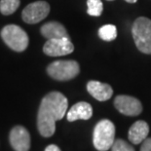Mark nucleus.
<instances>
[{
    "instance_id": "obj_4",
    "label": "nucleus",
    "mask_w": 151,
    "mask_h": 151,
    "mask_svg": "<svg viewBox=\"0 0 151 151\" xmlns=\"http://www.w3.org/2000/svg\"><path fill=\"white\" fill-rule=\"evenodd\" d=\"M1 37L8 47L16 52H22L28 46V36L21 27L8 24L1 30Z\"/></svg>"
},
{
    "instance_id": "obj_20",
    "label": "nucleus",
    "mask_w": 151,
    "mask_h": 151,
    "mask_svg": "<svg viewBox=\"0 0 151 151\" xmlns=\"http://www.w3.org/2000/svg\"><path fill=\"white\" fill-rule=\"evenodd\" d=\"M126 2H128V3H136L137 0H125Z\"/></svg>"
},
{
    "instance_id": "obj_17",
    "label": "nucleus",
    "mask_w": 151,
    "mask_h": 151,
    "mask_svg": "<svg viewBox=\"0 0 151 151\" xmlns=\"http://www.w3.org/2000/svg\"><path fill=\"white\" fill-rule=\"evenodd\" d=\"M112 151H134V148L124 139H116L112 145Z\"/></svg>"
},
{
    "instance_id": "obj_18",
    "label": "nucleus",
    "mask_w": 151,
    "mask_h": 151,
    "mask_svg": "<svg viewBox=\"0 0 151 151\" xmlns=\"http://www.w3.org/2000/svg\"><path fill=\"white\" fill-rule=\"evenodd\" d=\"M140 151H151V137L145 139L142 141L141 144Z\"/></svg>"
},
{
    "instance_id": "obj_21",
    "label": "nucleus",
    "mask_w": 151,
    "mask_h": 151,
    "mask_svg": "<svg viewBox=\"0 0 151 151\" xmlns=\"http://www.w3.org/2000/svg\"><path fill=\"white\" fill-rule=\"evenodd\" d=\"M108 1H113V0H108Z\"/></svg>"
},
{
    "instance_id": "obj_9",
    "label": "nucleus",
    "mask_w": 151,
    "mask_h": 151,
    "mask_svg": "<svg viewBox=\"0 0 151 151\" xmlns=\"http://www.w3.org/2000/svg\"><path fill=\"white\" fill-rule=\"evenodd\" d=\"M10 143L15 151H28L30 148V136L22 126H16L10 133Z\"/></svg>"
},
{
    "instance_id": "obj_13",
    "label": "nucleus",
    "mask_w": 151,
    "mask_h": 151,
    "mask_svg": "<svg viewBox=\"0 0 151 151\" xmlns=\"http://www.w3.org/2000/svg\"><path fill=\"white\" fill-rule=\"evenodd\" d=\"M41 34L48 39H54V38H63L69 37L67 34L65 27L62 24L58 22H49L45 24L41 27Z\"/></svg>"
},
{
    "instance_id": "obj_3",
    "label": "nucleus",
    "mask_w": 151,
    "mask_h": 151,
    "mask_svg": "<svg viewBox=\"0 0 151 151\" xmlns=\"http://www.w3.org/2000/svg\"><path fill=\"white\" fill-rule=\"evenodd\" d=\"M115 126L110 120L104 119L96 125L93 134L94 146L99 151H107L114 143Z\"/></svg>"
},
{
    "instance_id": "obj_14",
    "label": "nucleus",
    "mask_w": 151,
    "mask_h": 151,
    "mask_svg": "<svg viewBox=\"0 0 151 151\" xmlns=\"http://www.w3.org/2000/svg\"><path fill=\"white\" fill-rule=\"evenodd\" d=\"M99 36L104 41H113L117 37V28L113 24H105L99 29Z\"/></svg>"
},
{
    "instance_id": "obj_11",
    "label": "nucleus",
    "mask_w": 151,
    "mask_h": 151,
    "mask_svg": "<svg viewBox=\"0 0 151 151\" xmlns=\"http://www.w3.org/2000/svg\"><path fill=\"white\" fill-rule=\"evenodd\" d=\"M92 115V105L86 101H79L69 109L66 114V118L69 122L76 120H89Z\"/></svg>"
},
{
    "instance_id": "obj_16",
    "label": "nucleus",
    "mask_w": 151,
    "mask_h": 151,
    "mask_svg": "<svg viewBox=\"0 0 151 151\" xmlns=\"http://www.w3.org/2000/svg\"><path fill=\"white\" fill-rule=\"evenodd\" d=\"M87 6H88V14L93 17H99L101 15L104 10V5L101 0H87Z\"/></svg>"
},
{
    "instance_id": "obj_7",
    "label": "nucleus",
    "mask_w": 151,
    "mask_h": 151,
    "mask_svg": "<svg viewBox=\"0 0 151 151\" xmlns=\"http://www.w3.org/2000/svg\"><path fill=\"white\" fill-rule=\"evenodd\" d=\"M73 51H74V46L70 41L69 37L48 39L43 46L44 54L50 57L66 56L71 54Z\"/></svg>"
},
{
    "instance_id": "obj_1",
    "label": "nucleus",
    "mask_w": 151,
    "mask_h": 151,
    "mask_svg": "<svg viewBox=\"0 0 151 151\" xmlns=\"http://www.w3.org/2000/svg\"><path fill=\"white\" fill-rule=\"evenodd\" d=\"M68 106L67 99L60 92H51L41 101L37 115V128L44 137H52L56 122L63 119Z\"/></svg>"
},
{
    "instance_id": "obj_6",
    "label": "nucleus",
    "mask_w": 151,
    "mask_h": 151,
    "mask_svg": "<svg viewBox=\"0 0 151 151\" xmlns=\"http://www.w3.org/2000/svg\"><path fill=\"white\" fill-rule=\"evenodd\" d=\"M50 13V5L46 1H36L28 4L22 13V17L27 24H37L44 20Z\"/></svg>"
},
{
    "instance_id": "obj_12",
    "label": "nucleus",
    "mask_w": 151,
    "mask_h": 151,
    "mask_svg": "<svg viewBox=\"0 0 151 151\" xmlns=\"http://www.w3.org/2000/svg\"><path fill=\"white\" fill-rule=\"evenodd\" d=\"M149 134V126L145 121L139 120L137 121L131 126L128 137L129 140L134 144H139L142 141L147 139V136Z\"/></svg>"
},
{
    "instance_id": "obj_19",
    "label": "nucleus",
    "mask_w": 151,
    "mask_h": 151,
    "mask_svg": "<svg viewBox=\"0 0 151 151\" xmlns=\"http://www.w3.org/2000/svg\"><path fill=\"white\" fill-rule=\"evenodd\" d=\"M45 151H60V149L59 148V146L55 145V144H50L46 147Z\"/></svg>"
},
{
    "instance_id": "obj_15",
    "label": "nucleus",
    "mask_w": 151,
    "mask_h": 151,
    "mask_svg": "<svg viewBox=\"0 0 151 151\" xmlns=\"http://www.w3.org/2000/svg\"><path fill=\"white\" fill-rule=\"evenodd\" d=\"M20 6V0H0V12L3 15H12Z\"/></svg>"
},
{
    "instance_id": "obj_8",
    "label": "nucleus",
    "mask_w": 151,
    "mask_h": 151,
    "mask_svg": "<svg viewBox=\"0 0 151 151\" xmlns=\"http://www.w3.org/2000/svg\"><path fill=\"white\" fill-rule=\"evenodd\" d=\"M114 105L120 113L127 116H137L142 111L141 102L131 96H117L114 99Z\"/></svg>"
},
{
    "instance_id": "obj_10",
    "label": "nucleus",
    "mask_w": 151,
    "mask_h": 151,
    "mask_svg": "<svg viewBox=\"0 0 151 151\" xmlns=\"http://www.w3.org/2000/svg\"><path fill=\"white\" fill-rule=\"evenodd\" d=\"M87 91L89 94L95 98L97 101H108L113 95V90L111 86L106 83H101L99 81H90L87 84Z\"/></svg>"
},
{
    "instance_id": "obj_2",
    "label": "nucleus",
    "mask_w": 151,
    "mask_h": 151,
    "mask_svg": "<svg viewBox=\"0 0 151 151\" xmlns=\"http://www.w3.org/2000/svg\"><path fill=\"white\" fill-rule=\"evenodd\" d=\"M132 34L137 49L143 54L151 55V20L137 18L133 24Z\"/></svg>"
},
{
    "instance_id": "obj_5",
    "label": "nucleus",
    "mask_w": 151,
    "mask_h": 151,
    "mask_svg": "<svg viewBox=\"0 0 151 151\" xmlns=\"http://www.w3.org/2000/svg\"><path fill=\"white\" fill-rule=\"evenodd\" d=\"M47 72L54 79L67 81L79 74L80 66L75 60H56L48 65Z\"/></svg>"
}]
</instances>
